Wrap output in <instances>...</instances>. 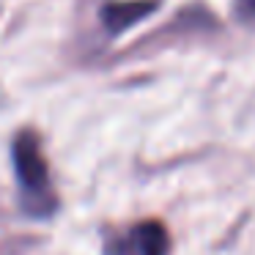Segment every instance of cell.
Here are the masks:
<instances>
[{"mask_svg":"<svg viewBox=\"0 0 255 255\" xmlns=\"http://www.w3.org/2000/svg\"><path fill=\"white\" fill-rule=\"evenodd\" d=\"M154 11L156 0H124V3H110V6L102 8V22L110 33H121V30L143 22Z\"/></svg>","mask_w":255,"mask_h":255,"instance_id":"3","label":"cell"},{"mask_svg":"<svg viewBox=\"0 0 255 255\" xmlns=\"http://www.w3.org/2000/svg\"><path fill=\"white\" fill-rule=\"evenodd\" d=\"M170 253V236L167 228L156 220H145L134 225L124 239L113 242L110 255H167Z\"/></svg>","mask_w":255,"mask_h":255,"instance_id":"2","label":"cell"},{"mask_svg":"<svg viewBox=\"0 0 255 255\" xmlns=\"http://www.w3.org/2000/svg\"><path fill=\"white\" fill-rule=\"evenodd\" d=\"M11 159H14V173H17L25 211L33 217H50L58 206V198H55V189H52L50 167H47V159L41 154L39 137L30 129L17 134Z\"/></svg>","mask_w":255,"mask_h":255,"instance_id":"1","label":"cell"},{"mask_svg":"<svg viewBox=\"0 0 255 255\" xmlns=\"http://www.w3.org/2000/svg\"><path fill=\"white\" fill-rule=\"evenodd\" d=\"M236 11H239V17H242V19H250V22H253V19H255V0H239Z\"/></svg>","mask_w":255,"mask_h":255,"instance_id":"4","label":"cell"}]
</instances>
